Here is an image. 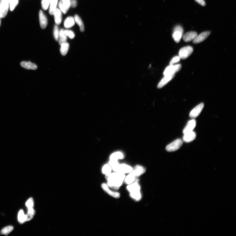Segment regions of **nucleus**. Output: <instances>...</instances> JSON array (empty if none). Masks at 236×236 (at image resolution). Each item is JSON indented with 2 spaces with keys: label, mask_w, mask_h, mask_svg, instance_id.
<instances>
[{
  "label": "nucleus",
  "mask_w": 236,
  "mask_h": 236,
  "mask_svg": "<svg viewBox=\"0 0 236 236\" xmlns=\"http://www.w3.org/2000/svg\"><path fill=\"white\" fill-rule=\"evenodd\" d=\"M183 143V142L182 140L178 139L167 146L166 148V150L169 152L177 151L181 147Z\"/></svg>",
  "instance_id": "f03ea898"
},
{
  "label": "nucleus",
  "mask_w": 236,
  "mask_h": 236,
  "mask_svg": "<svg viewBox=\"0 0 236 236\" xmlns=\"http://www.w3.org/2000/svg\"><path fill=\"white\" fill-rule=\"evenodd\" d=\"M183 29L182 26L180 25L176 26L173 30L172 34V38L174 41L177 43H179L183 36Z\"/></svg>",
  "instance_id": "7ed1b4c3"
},
{
  "label": "nucleus",
  "mask_w": 236,
  "mask_h": 236,
  "mask_svg": "<svg viewBox=\"0 0 236 236\" xmlns=\"http://www.w3.org/2000/svg\"><path fill=\"white\" fill-rule=\"evenodd\" d=\"M183 140L184 142L189 143L194 140L196 137V134L193 131L184 134Z\"/></svg>",
  "instance_id": "dca6fc26"
},
{
  "label": "nucleus",
  "mask_w": 236,
  "mask_h": 236,
  "mask_svg": "<svg viewBox=\"0 0 236 236\" xmlns=\"http://www.w3.org/2000/svg\"><path fill=\"white\" fill-rule=\"evenodd\" d=\"M130 197L136 201H139L142 199V195L141 191H138L129 193Z\"/></svg>",
  "instance_id": "4be33fe9"
},
{
  "label": "nucleus",
  "mask_w": 236,
  "mask_h": 236,
  "mask_svg": "<svg viewBox=\"0 0 236 236\" xmlns=\"http://www.w3.org/2000/svg\"><path fill=\"white\" fill-rule=\"evenodd\" d=\"M26 205L28 209L33 208L34 206V201L32 198H30L26 203Z\"/></svg>",
  "instance_id": "e433bc0d"
},
{
  "label": "nucleus",
  "mask_w": 236,
  "mask_h": 236,
  "mask_svg": "<svg viewBox=\"0 0 236 236\" xmlns=\"http://www.w3.org/2000/svg\"><path fill=\"white\" fill-rule=\"evenodd\" d=\"M58 0H50V6L49 12L51 15H53L54 11L56 9Z\"/></svg>",
  "instance_id": "a878e982"
},
{
  "label": "nucleus",
  "mask_w": 236,
  "mask_h": 236,
  "mask_svg": "<svg viewBox=\"0 0 236 236\" xmlns=\"http://www.w3.org/2000/svg\"><path fill=\"white\" fill-rule=\"evenodd\" d=\"M11 11H13L19 4V0H8Z\"/></svg>",
  "instance_id": "473e14b6"
},
{
  "label": "nucleus",
  "mask_w": 236,
  "mask_h": 236,
  "mask_svg": "<svg viewBox=\"0 0 236 236\" xmlns=\"http://www.w3.org/2000/svg\"><path fill=\"white\" fill-rule=\"evenodd\" d=\"M75 21L80 27V29L81 32L84 31V26L82 20L79 16L77 15H75L74 17Z\"/></svg>",
  "instance_id": "bb28decb"
},
{
  "label": "nucleus",
  "mask_w": 236,
  "mask_h": 236,
  "mask_svg": "<svg viewBox=\"0 0 236 236\" xmlns=\"http://www.w3.org/2000/svg\"><path fill=\"white\" fill-rule=\"evenodd\" d=\"M0 25H1V18H0Z\"/></svg>",
  "instance_id": "a19ab883"
},
{
  "label": "nucleus",
  "mask_w": 236,
  "mask_h": 236,
  "mask_svg": "<svg viewBox=\"0 0 236 236\" xmlns=\"http://www.w3.org/2000/svg\"><path fill=\"white\" fill-rule=\"evenodd\" d=\"M75 20L73 17L69 16L65 20L64 26L66 28H70L75 24Z\"/></svg>",
  "instance_id": "5701e85b"
},
{
  "label": "nucleus",
  "mask_w": 236,
  "mask_h": 236,
  "mask_svg": "<svg viewBox=\"0 0 236 236\" xmlns=\"http://www.w3.org/2000/svg\"><path fill=\"white\" fill-rule=\"evenodd\" d=\"M204 107V104L203 103H201L199 105L196 106L190 112L189 116L192 119L196 118L202 112Z\"/></svg>",
  "instance_id": "1a4fd4ad"
},
{
  "label": "nucleus",
  "mask_w": 236,
  "mask_h": 236,
  "mask_svg": "<svg viewBox=\"0 0 236 236\" xmlns=\"http://www.w3.org/2000/svg\"><path fill=\"white\" fill-rule=\"evenodd\" d=\"M64 33L66 36H68L71 39L74 38L75 34L72 31L70 30H64Z\"/></svg>",
  "instance_id": "c9c22d12"
},
{
  "label": "nucleus",
  "mask_w": 236,
  "mask_h": 236,
  "mask_svg": "<svg viewBox=\"0 0 236 236\" xmlns=\"http://www.w3.org/2000/svg\"><path fill=\"white\" fill-rule=\"evenodd\" d=\"M35 212L33 208L28 209V211L27 215L26 221H29L32 220L34 216L35 215Z\"/></svg>",
  "instance_id": "2f4dec72"
},
{
  "label": "nucleus",
  "mask_w": 236,
  "mask_h": 236,
  "mask_svg": "<svg viewBox=\"0 0 236 236\" xmlns=\"http://www.w3.org/2000/svg\"><path fill=\"white\" fill-rule=\"evenodd\" d=\"M146 169L143 166L137 165L133 168L132 172L137 177H139L144 174L146 172Z\"/></svg>",
  "instance_id": "4468645a"
},
{
  "label": "nucleus",
  "mask_w": 236,
  "mask_h": 236,
  "mask_svg": "<svg viewBox=\"0 0 236 236\" xmlns=\"http://www.w3.org/2000/svg\"><path fill=\"white\" fill-rule=\"evenodd\" d=\"M21 65L22 67L28 70H36L37 68L36 64L30 62H21Z\"/></svg>",
  "instance_id": "6ab92c4d"
},
{
  "label": "nucleus",
  "mask_w": 236,
  "mask_h": 236,
  "mask_svg": "<svg viewBox=\"0 0 236 236\" xmlns=\"http://www.w3.org/2000/svg\"><path fill=\"white\" fill-rule=\"evenodd\" d=\"M196 125V122L195 119H193L189 120L184 129L183 131V134L193 131Z\"/></svg>",
  "instance_id": "f8f14e48"
},
{
  "label": "nucleus",
  "mask_w": 236,
  "mask_h": 236,
  "mask_svg": "<svg viewBox=\"0 0 236 236\" xmlns=\"http://www.w3.org/2000/svg\"><path fill=\"white\" fill-rule=\"evenodd\" d=\"M210 31H206L202 32L198 35L193 41V42L195 44H199L205 40L211 34Z\"/></svg>",
  "instance_id": "9b49d317"
},
{
  "label": "nucleus",
  "mask_w": 236,
  "mask_h": 236,
  "mask_svg": "<svg viewBox=\"0 0 236 236\" xmlns=\"http://www.w3.org/2000/svg\"><path fill=\"white\" fill-rule=\"evenodd\" d=\"M124 158V155L122 152H114L110 156V160H118L119 159H123Z\"/></svg>",
  "instance_id": "393cba45"
},
{
  "label": "nucleus",
  "mask_w": 236,
  "mask_h": 236,
  "mask_svg": "<svg viewBox=\"0 0 236 236\" xmlns=\"http://www.w3.org/2000/svg\"><path fill=\"white\" fill-rule=\"evenodd\" d=\"M198 4H199L202 6H204L206 5V2L204 0H195Z\"/></svg>",
  "instance_id": "ea45409f"
},
{
  "label": "nucleus",
  "mask_w": 236,
  "mask_h": 236,
  "mask_svg": "<svg viewBox=\"0 0 236 236\" xmlns=\"http://www.w3.org/2000/svg\"><path fill=\"white\" fill-rule=\"evenodd\" d=\"M126 189L129 192L140 191L141 187L139 182H134L128 185Z\"/></svg>",
  "instance_id": "f3484780"
},
{
  "label": "nucleus",
  "mask_w": 236,
  "mask_h": 236,
  "mask_svg": "<svg viewBox=\"0 0 236 236\" xmlns=\"http://www.w3.org/2000/svg\"><path fill=\"white\" fill-rule=\"evenodd\" d=\"M181 66L180 64L170 65L167 67L164 72V75L175 74L181 69Z\"/></svg>",
  "instance_id": "423d86ee"
},
{
  "label": "nucleus",
  "mask_w": 236,
  "mask_h": 236,
  "mask_svg": "<svg viewBox=\"0 0 236 236\" xmlns=\"http://www.w3.org/2000/svg\"><path fill=\"white\" fill-rule=\"evenodd\" d=\"M125 176V174L119 172H111L105 175V178L107 181V185L110 188L117 190L124 183Z\"/></svg>",
  "instance_id": "f257e3e1"
},
{
  "label": "nucleus",
  "mask_w": 236,
  "mask_h": 236,
  "mask_svg": "<svg viewBox=\"0 0 236 236\" xmlns=\"http://www.w3.org/2000/svg\"><path fill=\"white\" fill-rule=\"evenodd\" d=\"M59 6L60 9L63 13H67L71 6L70 0H60Z\"/></svg>",
  "instance_id": "9d476101"
},
{
  "label": "nucleus",
  "mask_w": 236,
  "mask_h": 236,
  "mask_svg": "<svg viewBox=\"0 0 236 236\" xmlns=\"http://www.w3.org/2000/svg\"><path fill=\"white\" fill-rule=\"evenodd\" d=\"M9 7L8 0H0V18H4L6 16Z\"/></svg>",
  "instance_id": "20e7f679"
},
{
  "label": "nucleus",
  "mask_w": 236,
  "mask_h": 236,
  "mask_svg": "<svg viewBox=\"0 0 236 236\" xmlns=\"http://www.w3.org/2000/svg\"><path fill=\"white\" fill-rule=\"evenodd\" d=\"M60 49V51L61 54L63 56L67 55L69 48V45L67 42L63 43L61 45Z\"/></svg>",
  "instance_id": "b1692460"
},
{
  "label": "nucleus",
  "mask_w": 236,
  "mask_h": 236,
  "mask_svg": "<svg viewBox=\"0 0 236 236\" xmlns=\"http://www.w3.org/2000/svg\"><path fill=\"white\" fill-rule=\"evenodd\" d=\"M40 25L42 29H44L47 25V19L43 11L41 10L39 13Z\"/></svg>",
  "instance_id": "aec40b11"
},
{
  "label": "nucleus",
  "mask_w": 236,
  "mask_h": 236,
  "mask_svg": "<svg viewBox=\"0 0 236 236\" xmlns=\"http://www.w3.org/2000/svg\"><path fill=\"white\" fill-rule=\"evenodd\" d=\"M175 74L169 75L164 76L163 78L159 83L157 86L158 88H161L165 85L171 80L173 78Z\"/></svg>",
  "instance_id": "a211bd4d"
},
{
  "label": "nucleus",
  "mask_w": 236,
  "mask_h": 236,
  "mask_svg": "<svg viewBox=\"0 0 236 236\" xmlns=\"http://www.w3.org/2000/svg\"><path fill=\"white\" fill-rule=\"evenodd\" d=\"M180 58L179 56H175L171 60L169 65H173L175 63H177L180 61Z\"/></svg>",
  "instance_id": "4c0bfd02"
},
{
  "label": "nucleus",
  "mask_w": 236,
  "mask_h": 236,
  "mask_svg": "<svg viewBox=\"0 0 236 236\" xmlns=\"http://www.w3.org/2000/svg\"><path fill=\"white\" fill-rule=\"evenodd\" d=\"M101 187L104 191L112 197L116 198V199H118V198H119L120 197V195L119 193V192L112 190L110 189V188L109 187L107 184L105 183H102Z\"/></svg>",
  "instance_id": "6e6552de"
},
{
  "label": "nucleus",
  "mask_w": 236,
  "mask_h": 236,
  "mask_svg": "<svg viewBox=\"0 0 236 236\" xmlns=\"http://www.w3.org/2000/svg\"><path fill=\"white\" fill-rule=\"evenodd\" d=\"M50 0H42L41 5L43 9L47 10L50 3Z\"/></svg>",
  "instance_id": "f704fd0d"
},
{
  "label": "nucleus",
  "mask_w": 236,
  "mask_h": 236,
  "mask_svg": "<svg viewBox=\"0 0 236 236\" xmlns=\"http://www.w3.org/2000/svg\"><path fill=\"white\" fill-rule=\"evenodd\" d=\"M54 35L56 41H58L59 37V28L57 25H55L54 28Z\"/></svg>",
  "instance_id": "72a5a7b5"
},
{
  "label": "nucleus",
  "mask_w": 236,
  "mask_h": 236,
  "mask_svg": "<svg viewBox=\"0 0 236 236\" xmlns=\"http://www.w3.org/2000/svg\"><path fill=\"white\" fill-rule=\"evenodd\" d=\"M112 169L110 166L108 164H106L103 167L102 170V173L105 175L109 174L111 173Z\"/></svg>",
  "instance_id": "7c9ffc66"
},
{
  "label": "nucleus",
  "mask_w": 236,
  "mask_h": 236,
  "mask_svg": "<svg viewBox=\"0 0 236 236\" xmlns=\"http://www.w3.org/2000/svg\"><path fill=\"white\" fill-rule=\"evenodd\" d=\"M70 1L71 6L72 7L75 8L77 4L76 0H70Z\"/></svg>",
  "instance_id": "58836bf2"
},
{
  "label": "nucleus",
  "mask_w": 236,
  "mask_h": 236,
  "mask_svg": "<svg viewBox=\"0 0 236 236\" xmlns=\"http://www.w3.org/2000/svg\"><path fill=\"white\" fill-rule=\"evenodd\" d=\"M60 39L59 41V44L61 45L65 42H67V36H66L64 33V30L61 29L59 31Z\"/></svg>",
  "instance_id": "c85d7f7f"
},
{
  "label": "nucleus",
  "mask_w": 236,
  "mask_h": 236,
  "mask_svg": "<svg viewBox=\"0 0 236 236\" xmlns=\"http://www.w3.org/2000/svg\"><path fill=\"white\" fill-rule=\"evenodd\" d=\"M14 229L13 226H9L4 227L1 230V234L7 235L12 231Z\"/></svg>",
  "instance_id": "c756f323"
},
{
  "label": "nucleus",
  "mask_w": 236,
  "mask_h": 236,
  "mask_svg": "<svg viewBox=\"0 0 236 236\" xmlns=\"http://www.w3.org/2000/svg\"><path fill=\"white\" fill-rule=\"evenodd\" d=\"M53 15L54 16V20L56 24L59 25L61 24L62 19V11L59 8H56L54 11Z\"/></svg>",
  "instance_id": "412c9836"
},
{
  "label": "nucleus",
  "mask_w": 236,
  "mask_h": 236,
  "mask_svg": "<svg viewBox=\"0 0 236 236\" xmlns=\"http://www.w3.org/2000/svg\"><path fill=\"white\" fill-rule=\"evenodd\" d=\"M134 182H139V180L132 172L128 174L127 176H125L124 183L128 185Z\"/></svg>",
  "instance_id": "ddd939ff"
},
{
  "label": "nucleus",
  "mask_w": 236,
  "mask_h": 236,
  "mask_svg": "<svg viewBox=\"0 0 236 236\" xmlns=\"http://www.w3.org/2000/svg\"><path fill=\"white\" fill-rule=\"evenodd\" d=\"M18 220L19 222L21 223H23L26 221L27 215L24 214V211L22 210H20L18 214Z\"/></svg>",
  "instance_id": "cd10ccee"
},
{
  "label": "nucleus",
  "mask_w": 236,
  "mask_h": 236,
  "mask_svg": "<svg viewBox=\"0 0 236 236\" xmlns=\"http://www.w3.org/2000/svg\"><path fill=\"white\" fill-rule=\"evenodd\" d=\"M133 168L126 164H119L116 167L113 169L114 172H120L124 174H129L133 171Z\"/></svg>",
  "instance_id": "39448f33"
},
{
  "label": "nucleus",
  "mask_w": 236,
  "mask_h": 236,
  "mask_svg": "<svg viewBox=\"0 0 236 236\" xmlns=\"http://www.w3.org/2000/svg\"><path fill=\"white\" fill-rule=\"evenodd\" d=\"M193 51V49L190 46L184 47L179 51V55L180 59H185L187 58Z\"/></svg>",
  "instance_id": "0eeeda50"
},
{
  "label": "nucleus",
  "mask_w": 236,
  "mask_h": 236,
  "mask_svg": "<svg viewBox=\"0 0 236 236\" xmlns=\"http://www.w3.org/2000/svg\"><path fill=\"white\" fill-rule=\"evenodd\" d=\"M197 35V33L195 31H190L183 36V39L185 42H189L193 41Z\"/></svg>",
  "instance_id": "2eb2a0df"
}]
</instances>
